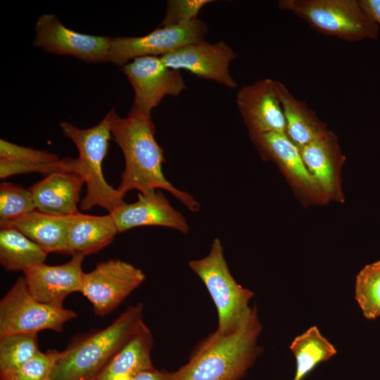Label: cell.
<instances>
[{
	"label": "cell",
	"instance_id": "1",
	"mask_svg": "<svg viewBox=\"0 0 380 380\" xmlns=\"http://www.w3.org/2000/svg\"><path fill=\"white\" fill-rule=\"evenodd\" d=\"M112 138L120 148L125 169L118 190L125 196L132 191L151 194L160 189L172 194L191 212L200 203L189 193L175 187L164 176V151L156 139V127L151 116L132 106L127 117L115 109L108 111Z\"/></svg>",
	"mask_w": 380,
	"mask_h": 380
},
{
	"label": "cell",
	"instance_id": "2",
	"mask_svg": "<svg viewBox=\"0 0 380 380\" xmlns=\"http://www.w3.org/2000/svg\"><path fill=\"white\" fill-rule=\"evenodd\" d=\"M262 329L255 308L234 328L215 331L196 348L190 360L176 371L178 380H239L259 353Z\"/></svg>",
	"mask_w": 380,
	"mask_h": 380
},
{
	"label": "cell",
	"instance_id": "3",
	"mask_svg": "<svg viewBox=\"0 0 380 380\" xmlns=\"http://www.w3.org/2000/svg\"><path fill=\"white\" fill-rule=\"evenodd\" d=\"M143 304L127 308L110 324L93 332L61 352L49 380H91L140 327Z\"/></svg>",
	"mask_w": 380,
	"mask_h": 380
},
{
	"label": "cell",
	"instance_id": "4",
	"mask_svg": "<svg viewBox=\"0 0 380 380\" xmlns=\"http://www.w3.org/2000/svg\"><path fill=\"white\" fill-rule=\"evenodd\" d=\"M63 134L77 148L79 156L72 158V172L80 176L86 184V194L80 203L83 210L98 205L111 213L123 204L124 196L105 179L102 163L112 138L108 113L96 125L80 129L68 122L60 123Z\"/></svg>",
	"mask_w": 380,
	"mask_h": 380
},
{
	"label": "cell",
	"instance_id": "5",
	"mask_svg": "<svg viewBox=\"0 0 380 380\" xmlns=\"http://www.w3.org/2000/svg\"><path fill=\"white\" fill-rule=\"evenodd\" d=\"M278 7L324 35L349 42L376 39L379 36V27L359 0H280Z\"/></svg>",
	"mask_w": 380,
	"mask_h": 380
},
{
	"label": "cell",
	"instance_id": "6",
	"mask_svg": "<svg viewBox=\"0 0 380 380\" xmlns=\"http://www.w3.org/2000/svg\"><path fill=\"white\" fill-rule=\"evenodd\" d=\"M189 267L201 279L213 300L218 316L216 330L224 332L236 327L251 310L248 303L253 293L233 277L221 241L214 239L208 255L190 260Z\"/></svg>",
	"mask_w": 380,
	"mask_h": 380
},
{
	"label": "cell",
	"instance_id": "7",
	"mask_svg": "<svg viewBox=\"0 0 380 380\" xmlns=\"http://www.w3.org/2000/svg\"><path fill=\"white\" fill-rule=\"evenodd\" d=\"M76 317L72 310L37 300L24 277H19L0 300V337L42 330L61 332L64 324Z\"/></svg>",
	"mask_w": 380,
	"mask_h": 380
},
{
	"label": "cell",
	"instance_id": "8",
	"mask_svg": "<svg viewBox=\"0 0 380 380\" xmlns=\"http://www.w3.org/2000/svg\"><path fill=\"white\" fill-rule=\"evenodd\" d=\"M141 270L129 262L110 259L84 273L80 293L91 303L96 315L114 310L145 280Z\"/></svg>",
	"mask_w": 380,
	"mask_h": 380
},
{
	"label": "cell",
	"instance_id": "9",
	"mask_svg": "<svg viewBox=\"0 0 380 380\" xmlns=\"http://www.w3.org/2000/svg\"><path fill=\"white\" fill-rule=\"evenodd\" d=\"M207 32L206 24L196 19L179 26H159L144 36L117 37L112 39L108 61L123 67L130 60L139 57H162L186 44L204 39Z\"/></svg>",
	"mask_w": 380,
	"mask_h": 380
},
{
	"label": "cell",
	"instance_id": "10",
	"mask_svg": "<svg viewBox=\"0 0 380 380\" xmlns=\"http://www.w3.org/2000/svg\"><path fill=\"white\" fill-rule=\"evenodd\" d=\"M122 71L134 92L132 106L148 116L165 96H177L186 88L180 71L166 66L160 57L134 58Z\"/></svg>",
	"mask_w": 380,
	"mask_h": 380
},
{
	"label": "cell",
	"instance_id": "11",
	"mask_svg": "<svg viewBox=\"0 0 380 380\" xmlns=\"http://www.w3.org/2000/svg\"><path fill=\"white\" fill-rule=\"evenodd\" d=\"M33 44L57 55H70L89 63L108 61L112 37L82 34L66 27L53 14L37 20Z\"/></svg>",
	"mask_w": 380,
	"mask_h": 380
},
{
	"label": "cell",
	"instance_id": "12",
	"mask_svg": "<svg viewBox=\"0 0 380 380\" xmlns=\"http://www.w3.org/2000/svg\"><path fill=\"white\" fill-rule=\"evenodd\" d=\"M236 56L237 53L222 40L210 43L202 39L186 44L160 58L170 68L184 70L198 77L235 89L238 84L230 74L229 65Z\"/></svg>",
	"mask_w": 380,
	"mask_h": 380
},
{
	"label": "cell",
	"instance_id": "13",
	"mask_svg": "<svg viewBox=\"0 0 380 380\" xmlns=\"http://www.w3.org/2000/svg\"><path fill=\"white\" fill-rule=\"evenodd\" d=\"M236 103L250 137L271 132L285 133V118L275 91L274 80L265 78L241 87L237 91Z\"/></svg>",
	"mask_w": 380,
	"mask_h": 380
},
{
	"label": "cell",
	"instance_id": "14",
	"mask_svg": "<svg viewBox=\"0 0 380 380\" xmlns=\"http://www.w3.org/2000/svg\"><path fill=\"white\" fill-rule=\"evenodd\" d=\"M84 257L76 253L62 265L42 263L25 271L24 279L31 295L43 303L63 307L68 295L81 291Z\"/></svg>",
	"mask_w": 380,
	"mask_h": 380
},
{
	"label": "cell",
	"instance_id": "15",
	"mask_svg": "<svg viewBox=\"0 0 380 380\" xmlns=\"http://www.w3.org/2000/svg\"><path fill=\"white\" fill-rule=\"evenodd\" d=\"M118 233L141 226H159L187 234L189 226L160 191L138 193L137 200L123 204L110 213Z\"/></svg>",
	"mask_w": 380,
	"mask_h": 380
},
{
	"label": "cell",
	"instance_id": "16",
	"mask_svg": "<svg viewBox=\"0 0 380 380\" xmlns=\"http://www.w3.org/2000/svg\"><path fill=\"white\" fill-rule=\"evenodd\" d=\"M84 179L77 174L57 172L29 188L37 210L67 216L76 214Z\"/></svg>",
	"mask_w": 380,
	"mask_h": 380
},
{
	"label": "cell",
	"instance_id": "17",
	"mask_svg": "<svg viewBox=\"0 0 380 380\" xmlns=\"http://www.w3.org/2000/svg\"><path fill=\"white\" fill-rule=\"evenodd\" d=\"M260 154L274 162L298 187L322 195L303 160L300 149L285 133L271 132L251 137Z\"/></svg>",
	"mask_w": 380,
	"mask_h": 380
},
{
	"label": "cell",
	"instance_id": "18",
	"mask_svg": "<svg viewBox=\"0 0 380 380\" xmlns=\"http://www.w3.org/2000/svg\"><path fill=\"white\" fill-rule=\"evenodd\" d=\"M153 343L151 332L144 322L91 380H129L153 369Z\"/></svg>",
	"mask_w": 380,
	"mask_h": 380
},
{
	"label": "cell",
	"instance_id": "19",
	"mask_svg": "<svg viewBox=\"0 0 380 380\" xmlns=\"http://www.w3.org/2000/svg\"><path fill=\"white\" fill-rule=\"evenodd\" d=\"M304 163L321 194L335 196L337 172L343 161L337 137L330 131L300 148Z\"/></svg>",
	"mask_w": 380,
	"mask_h": 380
},
{
	"label": "cell",
	"instance_id": "20",
	"mask_svg": "<svg viewBox=\"0 0 380 380\" xmlns=\"http://www.w3.org/2000/svg\"><path fill=\"white\" fill-rule=\"evenodd\" d=\"M71 215H53L35 210L13 220L0 222V225L15 228L46 253L70 254L68 232Z\"/></svg>",
	"mask_w": 380,
	"mask_h": 380
},
{
	"label": "cell",
	"instance_id": "21",
	"mask_svg": "<svg viewBox=\"0 0 380 380\" xmlns=\"http://www.w3.org/2000/svg\"><path fill=\"white\" fill-rule=\"evenodd\" d=\"M274 89L282 107L286 136L300 149L325 134L328 129L304 101L296 98L281 82Z\"/></svg>",
	"mask_w": 380,
	"mask_h": 380
},
{
	"label": "cell",
	"instance_id": "22",
	"mask_svg": "<svg viewBox=\"0 0 380 380\" xmlns=\"http://www.w3.org/2000/svg\"><path fill=\"white\" fill-rule=\"evenodd\" d=\"M118 234L112 215H72L68 232L70 255L95 253L110 244Z\"/></svg>",
	"mask_w": 380,
	"mask_h": 380
},
{
	"label": "cell",
	"instance_id": "23",
	"mask_svg": "<svg viewBox=\"0 0 380 380\" xmlns=\"http://www.w3.org/2000/svg\"><path fill=\"white\" fill-rule=\"evenodd\" d=\"M47 254L15 228L1 226L0 263L6 270L24 272L44 263Z\"/></svg>",
	"mask_w": 380,
	"mask_h": 380
},
{
	"label": "cell",
	"instance_id": "24",
	"mask_svg": "<svg viewBox=\"0 0 380 380\" xmlns=\"http://www.w3.org/2000/svg\"><path fill=\"white\" fill-rule=\"evenodd\" d=\"M290 349L296 362L293 380H302L318 364L329 360L336 354L335 347L322 335L315 326L296 336Z\"/></svg>",
	"mask_w": 380,
	"mask_h": 380
},
{
	"label": "cell",
	"instance_id": "25",
	"mask_svg": "<svg viewBox=\"0 0 380 380\" xmlns=\"http://www.w3.org/2000/svg\"><path fill=\"white\" fill-rule=\"evenodd\" d=\"M355 298L364 317L380 316V260L366 265L356 277Z\"/></svg>",
	"mask_w": 380,
	"mask_h": 380
},
{
	"label": "cell",
	"instance_id": "26",
	"mask_svg": "<svg viewBox=\"0 0 380 380\" xmlns=\"http://www.w3.org/2000/svg\"><path fill=\"white\" fill-rule=\"evenodd\" d=\"M40 350L37 333H19L0 337V373L15 369Z\"/></svg>",
	"mask_w": 380,
	"mask_h": 380
},
{
	"label": "cell",
	"instance_id": "27",
	"mask_svg": "<svg viewBox=\"0 0 380 380\" xmlns=\"http://www.w3.org/2000/svg\"><path fill=\"white\" fill-rule=\"evenodd\" d=\"M37 210L30 189L9 182L0 184V222L13 220Z\"/></svg>",
	"mask_w": 380,
	"mask_h": 380
},
{
	"label": "cell",
	"instance_id": "28",
	"mask_svg": "<svg viewBox=\"0 0 380 380\" xmlns=\"http://www.w3.org/2000/svg\"><path fill=\"white\" fill-rule=\"evenodd\" d=\"M61 354V352L56 350L39 351L19 367L0 373V380H46Z\"/></svg>",
	"mask_w": 380,
	"mask_h": 380
},
{
	"label": "cell",
	"instance_id": "29",
	"mask_svg": "<svg viewBox=\"0 0 380 380\" xmlns=\"http://www.w3.org/2000/svg\"><path fill=\"white\" fill-rule=\"evenodd\" d=\"M57 172H72V158H65L52 163H29L0 158V177L32 172L49 175Z\"/></svg>",
	"mask_w": 380,
	"mask_h": 380
},
{
	"label": "cell",
	"instance_id": "30",
	"mask_svg": "<svg viewBox=\"0 0 380 380\" xmlns=\"http://www.w3.org/2000/svg\"><path fill=\"white\" fill-rule=\"evenodd\" d=\"M211 0H169L165 16L160 26L175 27L196 20L203 7Z\"/></svg>",
	"mask_w": 380,
	"mask_h": 380
},
{
	"label": "cell",
	"instance_id": "31",
	"mask_svg": "<svg viewBox=\"0 0 380 380\" xmlns=\"http://www.w3.org/2000/svg\"><path fill=\"white\" fill-rule=\"evenodd\" d=\"M0 158L29 163H52L59 160V157L44 150L34 149L0 140Z\"/></svg>",
	"mask_w": 380,
	"mask_h": 380
},
{
	"label": "cell",
	"instance_id": "32",
	"mask_svg": "<svg viewBox=\"0 0 380 380\" xmlns=\"http://www.w3.org/2000/svg\"><path fill=\"white\" fill-rule=\"evenodd\" d=\"M129 380H178L176 372L158 370L155 367L139 373Z\"/></svg>",
	"mask_w": 380,
	"mask_h": 380
},
{
	"label": "cell",
	"instance_id": "33",
	"mask_svg": "<svg viewBox=\"0 0 380 380\" xmlns=\"http://www.w3.org/2000/svg\"><path fill=\"white\" fill-rule=\"evenodd\" d=\"M362 7L380 27V0H359Z\"/></svg>",
	"mask_w": 380,
	"mask_h": 380
},
{
	"label": "cell",
	"instance_id": "34",
	"mask_svg": "<svg viewBox=\"0 0 380 380\" xmlns=\"http://www.w3.org/2000/svg\"><path fill=\"white\" fill-rule=\"evenodd\" d=\"M46 380H49V379H46Z\"/></svg>",
	"mask_w": 380,
	"mask_h": 380
}]
</instances>
